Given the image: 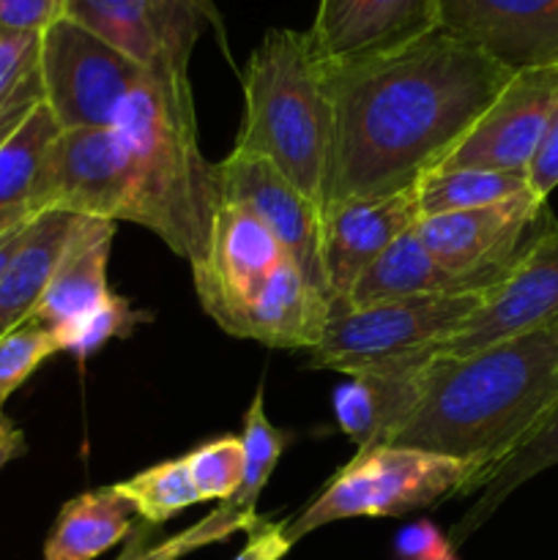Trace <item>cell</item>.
I'll return each mask as SVG.
<instances>
[{"label":"cell","mask_w":558,"mask_h":560,"mask_svg":"<svg viewBox=\"0 0 558 560\" xmlns=\"http://www.w3.org/2000/svg\"><path fill=\"white\" fill-rule=\"evenodd\" d=\"M321 66L332 102L326 206L416 186L514 77L443 27L386 52Z\"/></svg>","instance_id":"cell-1"},{"label":"cell","mask_w":558,"mask_h":560,"mask_svg":"<svg viewBox=\"0 0 558 560\" xmlns=\"http://www.w3.org/2000/svg\"><path fill=\"white\" fill-rule=\"evenodd\" d=\"M558 408V317L465 355L416 370V399L392 446L449 454L479 468L476 492Z\"/></svg>","instance_id":"cell-2"},{"label":"cell","mask_w":558,"mask_h":560,"mask_svg":"<svg viewBox=\"0 0 558 560\" xmlns=\"http://www.w3.org/2000/svg\"><path fill=\"white\" fill-rule=\"evenodd\" d=\"M115 131L135 178L131 222L197 268L219 208L217 164L202 156L189 74H146L124 98Z\"/></svg>","instance_id":"cell-3"},{"label":"cell","mask_w":558,"mask_h":560,"mask_svg":"<svg viewBox=\"0 0 558 560\" xmlns=\"http://www.w3.org/2000/svg\"><path fill=\"white\" fill-rule=\"evenodd\" d=\"M244 120L233 151L263 156L323 211L332 162V102L310 33L274 27L249 55Z\"/></svg>","instance_id":"cell-4"},{"label":"cell","mask_w":558,"mask_h":560,"mask_svg":"<svg viewBox=\"0 0 558 560\" xmlns=\"http://www.w3.org/2000/svg\"><path fill=\"white\" fill-rule=\"evenodd\" d=\"M476 479L479 468L465 459L372 443L332 476L299 517L288 520V536L295 545L312 530L339 520L403 517L416 509L438 506L446 498H468L476 492Z\"/></svg>","instance_id":"cell-5"},{"label":"cell","mask_w":558,"mask_h":560,"mask_svg":"<svg viewBox=\"0 0 558 560\" xmlns=\"http://www.w3.org/2000/svg\"><path fill=\"white\" fill-rule=\"evenodd\" d=\"M490 293L492 288L334 312L326 337L310 353L312 364L342 375L386 364L419 366V355L463 328Z\"/></svg>","instance_id":"cell-6"},{"label":"cell","mask_w":558,"mask_h":560,"mask_svg":"<svg viewBox=\"0 0 558 560\" xmlns=\"http://www.w3.org/2000/svg\"><path fill=\"white\" fill-rule=\"evenodd\" d=\"M44 104L60 131L113 129L118 109L146 69L74 20L42 33L38 52Z\"/></svg>","instance_id":"cell-7"},{"label":"cell","mask_w":558,"mask_h":560,"mask_svg":"<svg viewBox=\"0 0 558 560\" xmlns=\"http://www.w3.org/2000/svg\"><path fill=\"white\" fill-rule=\"evenodd\" d=\"M550 219L547 202L525 191L485 208L421 217L416 235L441 266L485 284H498Z\"/></svg>","instance_id":"cell-8"},{"label":"cell","mask_w":558,"mask_h":560,"mask_svg":"<svg viewBox=\"0 0 558 560\" xmlns=\"http://www.w3.org/2000/svg\"><path fill=\"white\" fill-rule=\"evenodd\" d=\"M558 104V66L518 71L435 170H492L528 178Z\"/></svg>","instance_id":"cell-9"},{"label":"cell","mask_w":558,"mask_h":560,"mask_svg":"<svg viewBox=\"0 0 558 560\" xmlns=\"http://www.w3.org/2000/svg\"><path fill=\"white\" fill-rule=\"evenodd\" d=\"M558 317V222L550 219L534 235L507 277L492 288L481 310L463 328L419 355L416 364L435 355H465L487 345L520 337Z\"/></svg>","instance_id":"cell-10"},{"label":"cell","mask_w":558,"mask_h":560,"mask_svg":"<svg viewBox=\"0 0 558 560\" xmlns=\"http://www.w3.org/2000/svg\"><path fill=\"white\" fill-rule=\"evenodd\" d=\"M284 260L288 257L277 235L263 219L241 206L219 202L206 260L191 268V282L202 310L222 331L235 337L246 306Z\"/></svg>","instance_id":"cell-11"},{"label":"cell","mask_w":558,"mask_h":560,"mask_svg":"<svg viewBox=\"0 0 558 560\" xmlns=\"http://www.w3.org/2000/svg\"><path fill=\"white\" fill-rule=\"evenodd\" d=\"M44 211H69L104 222H131L135 178L118 131H60L44 173Z\"/></svg>","instance_id":"cell-12"},{"label":"cell","mask_w":558,"mask_h":560,"mask_svg":"<svg viewBox=\"0 0 558 560\" xmlns=\"http://www.w3.org/2000/svg\"><path fill=\"white\" fill-rule=\"evenodd\" d=\"M219 200L241 206L266 222L277 235L284 257L326 295L323 282V211L290 184L268 159L252 153L230 151L217 164ZM328 301V299H326Z\"/></svg>","instance_id":"cell-13"},{"label":"cell","mask_w":558,"mask_h":560,"mask_svg":"<svg viewBox=\"0 0 558 560\" xmlns=\"http://www.w3.org/2000/svg\"><path fill=\"white\" fill-rule=\"evenodd\" d=\"M421 219L416 186L372 200H342L323 208V282L334 312L348 306L361 273Z\"/></svg>","instance_id":"cell-14"},{"label":"cell","mask_w":558,"mask_h":560,"mask_svg":"<svg viewBox=\"0 0 558 560\" xmlns=\"http://www.w3.org/2000/svg\"><path fill=\"white\" fill-rule=\"evenodd\" d=\"M435 16L514 74L558 66V0H435Z\"/></svg>","instance_id":"cell-15"},{"label":"cell","mask_w":558,"mask_h":560,"mask_svg":"<svg viewBox=\"0 0 558 560\" xmlns=\"http://www.w3.org/2000/svg\"><path fill=\"white\" fill-rule=\"evenodd\" d=\"M66 20L153 74H189L191 49L206 22L162 0H66Z\"/></svg>","instance_id":"cell-16"},{"label":"cell","mask_w":558,"mask_h":560,"mask_svg":"<svg viewBox=\"0 0 558 560\" xmlns=\"http://www.w3.org/2000/svg\"><path fill=\"white\" fill-rule=\"evenodd\" d=\"M432 27L435 0H317L306 33L321 63H348L414 42Z\"/></svg>","instance_id":"cell-17"},{"label":"cell","mask_w":558,"mask_h":560,"mask_svg":"<svg viewBox=\"0 0 558 560\" xmlns=\"http://www.w3.org/2000/svg\"><path fill=\"white\" fill-rule=\"evenodd\" d=\"M332 317L326 295L284 260L246 306L235 337L255 339L274 350H315Z\"/></svg>","instance_id":"cell-18"},{"label":"cell","mask_w":558,"mask_h":560,"mask_svg":"<svg viewBox=\"0 0 558 560\" xmlns=\"http://www.w3.org/2000/svg\"><path fill=\"white\" fill-rule=\"evenodd\" d=\"M115 222L82 217L47 293L27 317L47 331L60 334L91 315L98 304L113 295L107 282L109 249H113Z\"/></svg>","instance_id":"cell-19"},{"label":"cell","mask_w":558,"mask_h":560,"mask_svg":"<svg viewBox=\"0 0 558 560\" xmlns=\"http://www.w3.org/2000/svg\"><path fill=\"white\" fill-rule=\"evenodd\" d=\"M80 222L82 217L77 213L44 211L27 224L20 246L0 277V337L20 328L33 315Z\"/></svg>","instance_id":"cell-20"},{"label":"cell","mask_w":558,"mask_h":560,"mask_svg":"<svg viewBox=\"0 0 558 560\" xmlns=\"http://www.w3.org/2000/svg\"><path fill=\"white\" fill-rule=\"evenodd\" d=\"M496 284H485L479 279L463 277L452 268L441 266L416 235V228L394 241L356 282L345 310L372 304H392L405 299H425V295H454L470 290H490ZM342 312V310H339Z\"/></svg>","instance_id":"cell-21"},{"label":"cell","mask_w":558,"mask_h":560,"mask_svg":"<svg viewBox=\"0 0 558 560\" xmlns=\"http://www.w3.org/2000/svg\"><path fill=\"white\" fill-rule=\"evenodd\" d=\"M416 370L386 364L345 375L334 388V416L350 443L359 448L388 443L416 399Z\"/></svg>","instance_id":"cell-22"},{"label":"cell","mask_w":558,"mask_h":560,"mask_svg":"<svg viewBox=\"0 0 558 560\" xmlns=\"http://www.w3.org/2000/svg\"><path fill=\"white\" fill-rule=\"evenodd\" d=\"M58 135V120L42 102L0 145V235L42 217L44 173Z\"/></svg>","instance_id":"cell-23"},{"label":"cell","mask_w":558,"mask_h":560,"mask_svg":"<svg viewBox=\"0 0 558 560\" xmlns=\"http://www.w3.org/2000/svg\"><path fill=\"white\" fill-rule=\"evenodd\" d=\"M135 509L115 492L96 487L63 503L44 541V560H96L135 530Z\"/></svg>","instance_id":"cell-24"},{"label":"cell","mask_w":558,"mask_h":560,"mask_svg":"<svg viewBox=\"0 0 558 560\" xmlns=\"http://www.w3.org/2000/svg\"><path fill=\"white\" fill-rule=\"evenodd\" d=\"M528 180L492 170H430L416 180L421 217L470 211L525 195Z\"/></svg>","instance_id":"cell-25"},{"label":"cell","mask_w":558,"mask_h":560,"mask_svg":"<svg viewBox=\"0 0 558 560\" xmlns=\"http://www.w3.org/2000/svg\"><path fill=\"white\" fill-rule=\"evenodd\" d=\"M556 465H558V408L556 413L547 419V424L542 427V430L536 432L525 446H520L518 452H514L512 457L496 470V474H492V479L487 481V487L481 490L479 501H476L474 509L465 514L457 534H454L449 541L457 547L465 536L474 534L481 523H487L490 514L498 512V506H501L514 490H520L525 481L545 474V470L556 468Z\"/></svg>","instance_id":"cell-26"},{"label":"cell","mask_w":558,"mask_h":560,"mask_svg":"<svg viewBox=\"0 0 558 560\" xmlns=\"http://www.w3.org/2000/svg\"><path fill=\"white\" fill-rule=\"evenodd\" d=\"M260 520L263 517L257 512H241V509L230 506V503H217V509L202 520H197L195 525L178 530L170 539L159 541H151L156 525L140 523L135 525V530L126 539V547L118 560H181L191 556V552L202 550V547L230 539L239 530H252Z\"/></svg>","instance_id":"cell-27"},{"label":"cell","mask_w":558,"mask_h":560,"mask_svg":"<svg viewBox=\"0 0 558 560\" xmlns=\"http://www.w3.org/2000/svg\"><path fill=\"white\" fill-rule=\"evenodd\" d=\"M113 487L124 501L131 503V509H135L142 523L156 525V528L178 517L184 509L200 503V495H197L195 485L189 479V468H186V454L140 470L131 479L118 481Z\"/></svg>","instance_id":"cell-28"},{"label":"cell","mask_w":558,"mask_h":560,"mask_svg":"<svg viewBox=\"0 0 558 560\" xmlns=\"http://www.w3.org/2000/svg\"><path fill=\"white\" fill-rule=\"evenodd\" d=\"M293 441V432L279 430L266 416V397L263 388H257L249 408L244 413V430H241V443H244V485L239 495L230 498V506L241 512H257V498L266 490L274 468L282 459L284 448Z\"/></svg>","instance_id":"cell-29"},{"label":"cell","mask_w":558,"mask_h":560,"mask_svg":"<svg viewBox=\"0 0 558 560\" xmlns=\"http://www.w3.org/2000/svg\"><path fill=\"white\" fill-rule=\"evenodd\" d=\"M186 468L200 495V503H224L239 495L244 485V443L241 435H222L206 441L186 454Z\"/></svg>","instance_id":"cell-30"},{"label":"cell","mask_w":558,"mask_h":560,"mask_svg":"<svg viewBox=\"0 0 558 560\" xmlns=\"http://www.w3.org/2000/svg\"><path fill=\"white\" fill-rule=\"evenodd\" d=\"M146 320H151L148 312H140L131 306L129 299H120V295H109L104 304H98L91 315L82 317L80 323H74L66 331L55 334L58 339L60 353H71L74 359L85 361L88 355L96 353L98 348L109 342V339H124L135 331L137 326H142Z\"/></svg>","instance_id":"cell-31"},{"label":"cell","mask_w":558,"mask_h":560,"mask_svg":"<svg viewBox=\"0 0 558 560\" xmlns=\"http://www.w3.org/2000/svg\"><path fill=\"white\" fill-rule=\"evenodd\" d=\"M55 353H60L55 334L31 320L3 334L0 337V405Z\"/></svg>","instance_id":"cell-32"},{"label":"cell","mask_w":558,"mask_h":560,"mask_svg":"<svg viewBox=\"0 0 558 560\" xmlns=\"http://www.w3.org/2000/svg\"><path fill=\"white\" fill-rule=\"evenodd\" d=\"M42 36L38 33L0 31V102L38 69Z\"/></svg>","instance_id":"cell-33"},{"label":"cell","mask_w":558,"mask_h":560,"mask_svg":"<svg viewBox=\"0 0 558 560\" xmlns=\"http://www.w3.org/2000/svg\"><path fill=\"white\" fill-rule=\"evenodd\" d=\"M66 16V0H0V31L38 33Z\"/></svg>","instance_id":"cell-34"},{"label":"cell","mask_w":558,"mask_h":560,"mask_svg":"<svg viewBox=\"0 0 558 560\" xmlns=\"http://www.w3.org/2000/svg\"><path fill=\"white\" fill-rule=\"evenodd\" d=\"M44 102V88H42V74L38 69L33 74H27L9 96L0 102V145L25 124L27 115Z\"/></svg>","instance_id":"cell-35"},{"label":"cell","mask_w":558,"mask_h":560,"mask_svg":"<svg viewBox=\"0 0 558 560\" xmlns=\"http://www.w3.org/2000/svg\"><path fill=\"white\" fill-rule=\"evenodd\" d=\"M528 189L531 195L539 197L547 202V197L558 189V104L556 113H553L550 126H547V135L542 140L539 151H536L534 162L528 170Z\"/></svg>","instance_id":"cell-36"},{"label":"cell","mask_w":558,"mask_h":560,"mask_svg":"<svg viewBox=\"0 0 558 560\" xmlns=\"http://www.w3.org/2000/svg\"><path fill=\"white\" fill-rule=\"evenodd\" d=\"M290 547H293V541L288 536V520L271 523V520L263 517L249 530L244 550L233 560H282L290 552Z\"/></svg>","instance_id":"cell-37"},{"label":"cell","mask_w":558,"mask_h":560,"mask_svg":"<svg viewBox=\"0 0 558 560\" xmlns=\"http://www.w3.org/2000/svg\"><path fill=\"white\" fill-rule=\"evenodd\" d=\"M446 545L449 539L441 534L435 523L416 520V523L405 525L394 536V556H397V560H427L435 556V552H441Z\"/></svg>","instance_id":"cell-38"},{"label":"cell","mask_w":558,"mask_h":560,"mask_svg":"<svg viewBox=\"0 0 558 560\" xmlns=\"http://www.w3.org/2000/svg\"><path fill=\"white\" fill-rule=\"evenodd\" d=\"M25 448H27L25 432H22L20 427H16L14 421L0 410V468H5L11 459L22 457Z\"/></svg>","instance_id":"cell-39"},{"label":"cell","mask_w":558,"mask_h":560,"mask_svg":"<svg viewBox=\"0 0 558 560\" xmlns=\"http://www.w3.org/2000/svg\"><path fill=\"white\" fill-rule=\"evenodd\" d=\"M25 230H27V224H22V228L9 230V233L0 235V277H3V271H5V266H9V260H11V255H14V249H16V246H20V241H22V235H25Z\"/></svg>","instance_id":"cell-40"},{"label":"cell","mask_w":558,"mask_h":560,"mask_svg":"<svg viewBox=\"0 0 558 560\" xmlns=\"http://www.w3.org/2000/svg\"><path fill=\"white\" fill-rule=\"evenodd\" d=\"M162 3H167L170 9H175V11H184V14L200 16V20L213 16L211 0H162Z\"/></svg>","instance_id":"cell-41"},{"label":"cell","mask_w":558,"mask_h":560,"mask_svg":"<svg viewBox=\"0 0 558 560\" xmlns=\"http://www.w3.org/2000/svg\"><path fill=\"white\" fill-rule=\"evenodd\" d=\"M427 560H460V558H457V547H454L452 541H449V545L443 547L441 552H435V556L427 558Z\"/></svg>","instance_id":"cell-42"}]
</instances>
